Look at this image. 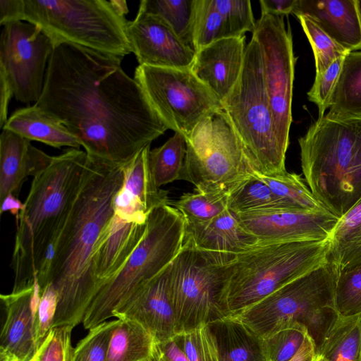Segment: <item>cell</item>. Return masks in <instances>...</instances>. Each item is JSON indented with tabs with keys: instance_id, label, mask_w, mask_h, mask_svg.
I'll return each instance as SVG.
<instances>
[{
	"instance_id": "obj_1",
	"label": "cell",
	"mask_w": 361,
	"mask_h": 361,
	"mask_svg": "<svg viewBox=\"0 0 361 361\" xmlns=\"http://www.w3.org/2000/svg\"><path fill=\"white\" fill-rule=\"evenodd\" d=\"M121 61L57 44L35 104L65 126L89 157L124 166L169 127Z\"/></svg>"
},
{
	"instance_id": "obj_2",
	"label": "cell",
	"mask_w": 361,
	"mask_h": 361,
	"mask_svg": "<svg viewBox=\"0 0 361 361\" xmlns=\"http://www.w3.org/2000/svg\"><path fill=\"white\" fill-rule=\"evenodd\" d=\"M123 182V166L88 157L73 208L37 276L40 295L49 284L57 293L52 328L74 329L82 322L100 290L94 255L101 235L114 214V200Z\"/></svg>"
},
{
	"instance_id": "obj_3",
	"label": "cell",
	"mask_w": 361,
	"mask_h": 361,
	"mask_svg": "<svg viewBox=\"0 0 361 361\" xmlns=\"http://www.w3.org/2000/svg\"><path fill=\"white\" fill-rule=\"evenodd\" d=\"M87 161L85 151L72 148L54 156L49 166L33 178L24 207L16 217L11 264L13 293L35 286L49 249L75 203Z\"/></svg>"
},
{
	"instance_id": "obj_4",
	"label": "cell",
	"mask_w": 361,
	"mask_h": 361,
	"mask_svg": "<svg viewBox=\"0 0 361 361\" xmlns=\"http://www.w3.org/2000/svg\"><path fill=\"white\" fill-rule=\"evenodd\" d=\"M298 142L311 192L340 219L361 198V117L334 119L324 115Z\"/></svg>"
},
{
	"instance_id": "obj_5",
	"label": "cell",
	"mask_w": 361,
	"mask_h": 361,
	"mask_svg": "<svg viewBox=\"0 0 361 361\" xmlns=\"http://www.w3.org/2000/svg\"><path fill=\"white\" fill-rule=\"evenodd\" d=\"M336 279L328 260L235 316L262 338L290 323H300L306 327L317 353L341 317L335 305Z\"/></svg>"
},
{
	"instance_id": "obj_6",
	"label": "cell",
	"mask_w": 361,
	"mask_h": 361,
	"mask_svg": "<svg viewBox=\"0 0 361 361\" xmlns=\"http://www.w3.org/2000/svg\"><path fill=\"white\" fill-rule=\"evenodd\" d=\"M329 239L257 244L227 267L226 303L237 315L295 279L328 262Z\"/></svg>"
},
{
	"instance_id": "obj_7",
	"label": "cell",
	"mask_w": 361,
	"mask_h": 361,
	"mask_svg": "<svg viewBox=\"0 0 361 361\" xmlns=\"http://www.w3.org/2000/svg\"><path fill=\"white\" fill-rule=\"evenodd\" d=\"M185 221L171 204L154 209L144 236L119 272L99 291L82 320L90 329L113 317V312L174 259L185 240Z\"/></svg>"
},
{
	"instance_id": "obj_8",
	"label": "cell",
	"mask_w": 361,
	"mask_h": 361,
	"mask_svg": "<svg viewBox=\"0 0 361 361\" xmlns=\"http://www.w3.org/2000/svg\"><path fill=\"white\" fill-rule=\"evenodd\" d=\"M21 20L37 25L54 45L68 43L122 60L132 52L128 20L112 0H23Z\"/></svg>"
},
{
	"instance_id": "obj_9",
	"label": "cell",
	"mask_w": 361,
	"mask_h": 361,
	"mask_svg": "<svg viewBox=\"0 0 361 361\" xmlns=\"http://www.w3.org/2000/svg\"><path fill=\"white\" fill-rule=\"evenodd\" d=\"M235 255L200 250L184 240L169 272L177 333L231 315L227 267Z\"/></svg>"
},
{
	"instance_id": "obj_10",
	"label": "cell",
	"mask_w": 361,
	"mask_h": 361,
	"mask_svg": "<svg viewBox=\"0 0 361 361\" xmlns=\"http://www.w3.org/2000/svg\"><path fill=\"white\" fill-rule=\"evenodd\" d=\"M185 140L181 180L194 190L229 195L259 172L223 108L201 121Z\"/></svg>"
},
{
	"instance_id": "obj_11",
	"label": "cell",
	"mask_w": 361,
	"mask_h": 361,
	"mask_svg": "<svg viewBox=\"0 0 361 361\" xmlns=\"http://www.w3.org/2000/svg\"><path fill=\"white\" fill-rule=\"evenodd\" d=\"M222 107L259 173L286 170V154L274 133L271 111L264 85L261 53L252 37L246 46L243 70Z\"/></svg>"
},
{
	"instance_id": "obj_12",
	"label": "cell",
	"mask_w": 361,
	"mask_h": 361,
	"mask_svg": "<svg viewBox=\"0 0 361 361\" xmlns=\"http://www.w3.org/2000/svg\"><path fill=\"white\" fill-rule=\"evenodd\" d=\"M134 79L169 129L185 137L201 121L223 108L190 68L139 65Z\"/></svg>"
},
{
	"instance_id": "obj_13",
	"label": "cell",
	"mask_w": 361,
	"mask_h": 361,
	"mask_svg": "<svg viewBox=\"0 0 361 361\" xmlns=\"http://www.w3.org/2000/svg\"><path fill=\"white\" fill-rule=\"evenodd\" d=\"M285 16L261 13L252 36L258 42L274 133L284 154L289 145L295 65L293 37Z\"/></svg>"
},
{
	"instance_id": "obj_14",
	"label": "cell",
	"mask_w": 361,
	"mask_h": 361,
	"mask_svg": "<svg viewBox=\"0 0 361 361\" xmlns=\"http://www.w3.org/2000/svg\"><path fill=\"white\" fill-rule=\"evenodd\" d=\"M54 44L37 25L23 20L4 25L0 41V75L18 101L36 104L44 87Z\"/></svg>"
},
{
	"instance_id": "obj_15",
	"label": "cell",
	"mask_w": 361,
	"mask_h": 361,
	"mask_svg": "<svg viewBox=\"0 0 361 361\" xmlns=\"http://www.w3.org/2000/svg\"><path fill=\"white\" fill-rule=\"evenodd\" d=\"M237 216L257 244L324 240L330 238L339 219L327 210H267Z\"/></svg>"
},
{
	"instance_id": "obj_16",
	"label": "cell",
	"mask_w": 361,
	"mask_h": 361,
	"mask_svg": "<svg viewBox=\"0 0 361 361\" xmlns=\"http://www.w3.org/2000/svg\"><path fill=\"white\" fill-rule=\"evenodd\" d=\"M127 36L139 65L190 68L195 51L185 45L161 18L139 8L128 21Z\"/></svg>"
},
{
	"instance_id": "obj_17",
	"label": "cell",
	"mask_w": 361,
	"mask_h": 361,
	"mask_svg": "<svg viewBox=\"0 0 361 361\" xmlns=\"http://www.w3.org/2000/svg\"><path fill=\"white\" fill-rule=\"evenodd\" d=\"M169 272V265L117 308L113 317L138 322L157 342L173 338L177 327Z\"/></svg>"
},
{
	"instance_id": "obj_18",
	"label": "cell",
	"mask_w": 361,
	"mask_h": 361,
	"mask_svg": "<svg viewBox=\"0 0 361 361\" xmlns=\"http://www.w3.org/2000/svg\"><path fill=\"white\" fill-rule=\"evenodd\" d=\"M40 298L37 286L0 295L6 315L0 336V361H25L39 345L35 316Z\"/></svg>"
},
{
	"instance_id": "obj_19",
	"label": "cell",
	"mask_w": 361,
	"mask_h": 361,
	"mask_svg": "<svg viewBox=\"0 0 361 361\" xmlns=\"http://www.w3.org/2000/svg\"><path fill=\"white\" fill-rule=\"evenodd\" d=\"M149 149L150 145L146 146L123 166L124 182L114 198V212L127 222L145 224L154 209L171 204L168 192L153 179L148 163Z\"/></svg>"
},
{
	"instance_id": "obj_20",
	"label": "cell",
	"mask_w": 361,
	"mask_h": 361,
	"mask_svg": "<svg viewBox=\"0 0 361 361\" xmlns=\"http://www.w3.org/2000/svg\"><path fill=\"white\" fill-rule=\"evenodd\" d=\"M245 38L244 35L221 39L195 53L190 70L221 104L241 74Z\"/></svg>"
},
{
	"instance_id": "obj_21",
	"label": "cell",
	"mask_w": 361,
	"mask_h": 361,
	"mask_svg": "<svg viewBox=\"0 0 361 361\" xmlns=\"http://www.w3.org/2000/svg\"><path fill=\"white\" fill-rule=\"evenodd\" d=\"M312 19L348 51L361 50L359 0H297L293 13Z\"/></svg>"
},
{
	"instance_id": "obj_22",
	"label": "cell",
	"mask_w": 361,
	"mask_h": 361,
	"mask_svg": "<svg viewBox=\"0 0 361 361\" xmlns=\"http://www.w3.org/2000/svg\"><path fill=\"white\" fill-rule=\"evenodd\" d=\"M54 157L33 146L30 140L9 130L0 135V202L16 197L25 179L36 176L51 163Z\"/></svg>"
},
{
	"instance_id": "obj_23",
	"label": "cell",
	"mask_w": 361,
	"mask_h": 361,
	"mask_svg": "<svg viewBox=\"0 0 361 361\" xmlns=\"http://www.w3.org/2000/svg\"><path fill=\"white\" fill-rule=\"evenodd\" d=\"M185 240L200 250L233 255L243 252L258 243L240 223L237 214L228 208L209 221L185 222Z\"/></svg>"
},
{
	"instance_id": "obj_24",
	"label": "cell",
	"mask_w": 361,
	"mask_h": 361,
	"mask_svg": "<svg viewBox=\"0 0 361 361\" xmlns=\"http://www.w3.org/2000/svg\"><path fill=\"white\" fill-rule=\"evenodd\" d=\"M219 361H269L264 340L238 317L207 324Z\"/></svg>"
},
{
	"instance_id": "obj_25",
	"label": "cell",
	"mask_w": 361,
	"mask_h": 361,
	"mask_svg": "<svg viewBox=\"0 0 361 361\" xmlns=\"http://www.w3.org/2000/svg\"><path fill=\"white\" fill-rule=\"evenodd\" d=\"M2 129L58 149L62 147L79 149L81 146L79 140L65 126L36 104L15 111Z\"/></svg>"
},
{
	"instance_id": "obj_26",
	"label": "cell",
	"mask_w": 361,
	"mask_h": 361,
	"mask_svg": "<svg viewBox=\"0 0 361 361\" xmlns=\"http://www.w3.org/2000/svg\"><path fill=\"white\" fill-rule=\"evenodd\" d=\"M329 240L328 259L337 276L361 263V198L338 219Z\"/></svg>"
},
{
	"instance_id": "obj_27",
	"label": "cell",
	"mask_w": 361,
	"mask_h": 361,
	"mask_svg": "<svg viewBox=\"0 0 361 361\" xmlns=\"http://www.w3.org/2000/svg\"><path fill=\"white\" fill-rule=\"evenodd\" d=\"M325 116L334 119L361 117V51L345 56Z\"/></svg>"
},
{
	"instance_id": "obj_28",
	"label": "cell",
	"mask_w": 361,
	"mask_h": 361,
	"mask_svg": "<svg viewBox=\"0 0 361 361\" xmlns=\"http://www.w3.org/2000/svg\"><path fill=\"white\" fill-rule=\"evenodd\" d=\"M113 330L107 361H152L156 340L137 322L118 319Z\"/></svg>"
},
{
	"instance_id": "obj_29",
	"label": "cell",
	"mask_w": 361,
	"mask_h": 361,
	"mask_svg": "<svg viewBox=\"0 0 361 361\" xmlns=\"http://www.w3.org/2000/svg\"><path fill=\"white\" fill-rule=\"evenodd\" d=\"M317 353L326 361H361V314L340 317Z\"/></svg>"
},
{
	"instance_id": "obj_30",
	"label": "cell",
	"mask_w": 361,
	"mask_h": 361,
	"mask_svg": "<svg viewBox=\"0 0 361 361\" xmlns=\"http://www.w3.org/2000/svg\"><path fill=\"white\" fill-rule=\"evenodd\" d=\"M185 154V137L178 132H175L161 146L149 149V166L153 179L159 188L181 180Z\"/></svg>"
},
{
	"instance_id": "obj_31",
	"label": "cell",
	"mask_w": 361,
	"mask_h": 361,
	"mask_svg": "<svg viewBox=\"0 0 361 361\" xmlns=\"http://www.w3.org/2000/svg\"><path fill=\"white\" fill-rule=\"evenodd\" d=\"M195 0H142L139 8L161 18L185 45L195 51Z\"/></svg>"
},
{
	"instance_id": "obj_32",
	"label": "cell",
	"mask_w": 361,
	"mask_h": 361,
	"mask_svg": "<svg viewBox=\"0 0 361 361\" xmlns=\"http://www.w3.org/2000/svg\"><path fill=\"white\" fill-rule=\"evenodd\" d=\"M256 175L295 211L327 210L312 195L300 175L287 171L273 174L257 172Z\"/></svg>"
},
{
	"instance_id": "obj_33",
	"label": "cell",
	"mask_w": 361,
	"mask_h": 361,
	"mask_svg": "<svg viewBox=\"0 0 361 361\" xmlns=\"http://www.w3.org/2000/svg\"><path fill=\"white\" fill-rule=\"evenodd\" d=\"M228 209L235 214L267 210H293L256 174L228 195Z\"/></svg>"
},
{
	"instance_id": "obj_34",
	"label": "cell",
	"mask_w": 361,
	"mask_h": 361,
	"mask_svg": "<svg viewBox=\"0 0 361 361\" xmlns=\"http://www.w3.org/2000/svg\"><path fill=\"white\" fill-rule=\"evenodd\" d=\"M235 37L227 17L214 0H195L193 43L195 53L211 43Z\"/></svg>"
},
{
	"instance_id": "obj_35",
	"label": "cell",
	"mask_w": 361,
	"mask_h": 361,
	"mask_svg": "<svg viewBox=\"0 0 361 361\" xmlns=\"http://www.w3.org/2000/svg\"><path fill=\"white\" fill-rule=\"evenodd\" d=\"M188 224L209 221L228 208V195L194 190L173 203Z\"/></svg>"
},
{
	"instance_id": "obj_36",
	"label": "cell",
	"mask_w": 361,
	"mask_h": 361,
	"mask_svg": "<svg viewBox=\"0 0 361 361\" xmlns=\"http://www.w3.org/2000/svg\"><path fill=\"white\" fill-rule=\"evenodd\" d=\"M297 18L312 48L315 61V75L323 73L335 60L349 53L309 17L300 15Z\"/></svg>"
},
{
	"instance_id": "obj_37",
	"label": "cell",
	"mask_w": 361,
	"mask_h": 361,
	"mask_svg": "<svg viewBox=\"0 0 361 361\" xmlns=\"http://www.w3.org/2000/svg\"><path fill=\"white\" fill-rule=\"evenodd\" d=\"M308 332L302 324L290 323L264 338L269 361H290L305 342Z\"/></svg>"
},
{
	"instance_id": "obj_38",
	"label": "cell",
	"mask_w": 361,
	"mask_h": 361,
	"mask_svg": "<svg viewBox=\"0 0 361 361\" xmlns=\"http://www.w3.org/2000/svg\"><path fill=\"white\" fill-rule=\"evenodd\" d=\"M335 305L341 317L361 314V263L337 276Z\"/></svg>"
},
{
	"instance_id": "obj_39",
	"label": "cell",
	"mask_w": 361,
	"mask_h": 361,
	"mask_svg": "<svg viewBox=\"0 0 361 361\" xmlns=\"http://www.w3.org/2000/svg\"><path fill=\"white\" fill-rule=\"evenodd\" d=\"M118 322L106 321L90 329L74 348L73 361H107L111 334Z\"/></svg>"
},
{
	"instance_id": "obj_40",
	"label": "cell",
	"mask_w": 361,
	"mask_h": 361,
	"mask_svg": "<svg viewBox=\"0 0 361 361\" xmlns=\"http://www.w3.org/2000/svg\"><path fill=\"white\" fill-rule=\"evenodd\" d=\"M173 338L190 361H219L207 324L177 333Z\"/></svg>"
},
{
	"instance_id": "obj_41",
	"label": "cell",
	"mask_w": 361,
	"mask_h": 361,
	"mask_svg": "<svg viewBox=\"0 0 361 361\" xmlns=\"http://www.w3.org/2000/svg\"><path fill=\"white\" fill-rule=\"evenodd\" d=\"M73 329L68 326L52 328L39 346L37 361H73Z\"/></svg>"
},
{
	"instance_id": "obj_42",
	"label": "cell",
	"mask_w": 361,
	"mask_h": 361,
	"mask_svg": "<svg viewBox=\"0 0 361 361\" xmlns=\"http://www.w3.org/2000/svg\"><path fill=\"white\" fill-rule=\"evenodd\" d=\"M345 56L335 60L323 73L315 75L312 87L307 92L308 99L318 107L319 118L330 107V100L340 75Z\"/></svg>"
},
{
	"instance_id": "obj_43",
	"label": "cell",
	"mask_w": 361,
	"mask_h": 361,
	"mask_svg": "<svg viewBox=\"0 0 361 361\" xmlns=\"http://www.w3.org/2000/svg\"><path fill=\"white\" fill-rule=\"evenodd\" d=\"M216 7L228 18L235 37L254 32L256 22L249 0H214Z\"/></svg>"
},
{
	"instance_id": "obj_44",
	"label": "cell",
	"mask_w": 361,
	"mask_h": 361,
	"mask_svg": "<svg viewBox=\"0 0 361 361\" xmlns=\"http://www.w3.org/2000/svg\"><path fill=\"white\" fill-rule=\"evenodd\" d=\"M58 302L54 288L48 285L41 295L35 316V332L38 345L44 340L52 329Z\"/></svg>"
},
{
	"instance_id": "obj_45",
	"label": "cell",
	"mask_w": 361,
	"mask_h": 361,
	"mask_svg": "<svg viewBox=\"0 0 361 361\" xmlns=\"http://www.w3.org/2000/svg\"><path fill=\"white\" fill-rule=\"evenodd\" d=\"M152 361H190L173 338L156 341Z\"/></svg>"
},
{
	"instance_id": "obj_46",
	"label": "cell",
	"mask_w": 361,
	"mask_h": 361,
	"mask_svg": "<svg viewBox=\"0 0 361 361\" xmlns=\"http://www.w3.org/2000/svg\"><path fill=\"white\" fill-rule=\"evenodd\" d=\"M23 0H0V25L22 20Z\"/></svg>"
},
{
	"instance_id": "obj_47",
	"label": "cell",
	"mask_w": 361,
	"mask_h": 361,
	"mask_svg": "<svg viewBox=\"0 0 361 361\" xmlns=\"http://www.w3.org/2000/svg\"><path fill=\"white\" fill-rule=\"evenodd\" d=\"M297 0H261V13L288 16L293 14Z\"/></svg>"
},
{
	"instance_id": "obj_48",
	"label": "cell",
	"mask_w": 361,
	"mask_h": 361,
	"mask_svg": "<svg viewBox=\"0 0 361 361\" xmlns=\"http://www.w3.org/2000/svg\"><path fill=\"white\" fill-rule=\"evenodd\" d=\"M1 104L0 127L2 129L8 120V108L11 99L14 97L12 89L4 76L0 75Z\"/></svg>"
},
{
	"instance_id": "obj_49",
	"label": "cell",
	"mask_w": 361,
	"mask_h": 361,
	"mask_svg": "<svg viewBox=\"0 0 361 361\" xmlns=\"http://www.w3.org/2000/svg\"><path fill=\"white\" fill-rule=\"evenodd\" d=\"M315 354L314 343L308 335L298 352L290 361H310Z\"/></svg>"
},
{
	"instance_id": "obj_50",
	"label": "cell",
	"mask_w": 361,
	"mask_h": 361,
	"mask_svg": "<svg viewBox=\"0 0 361 361\" xmlns=\"http://www.w3.org/2000/svg\"><path fill=\"white\" fill-rule=\"evenodd\" d=\"M0 204L1 214L9 212L13 215L16 216V218L19 215L20 211L24 207V203L21 202L18 197L13 195L7 196Z\"/></svg>"
},
{
	"instance_id": "obj_51",
	"label": "cell",
	"mask_w": 361,
	"mask_h": 361,
	"mask_svg": "<svg viewBox=\"0 0 361 361\" xmlns=\"http://www.w3.org/2000/svg\"><path fill=\"white\" fill-rule=\"evenodd\" d=\"M310 361H326L321 353H316Z\"/></svg>"
},
{
	"instance_id": "obj_52",
	"label": "cell",
	"mask_w": 361,
	"mask_h": 361,
	"mask_svg": "<svg viewBox=\"0 0 361 361\" xmlns=\"http://www.w3.org/2000/svg\"><path fill=\"white\" fill-rule=\"evenodd\" d=\"M39 346L35 350V352L33 353V355L30 357L27 360L25 361H37L38 359V355H39Z\"/></svg>"
}]
</instances>
